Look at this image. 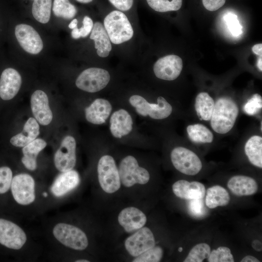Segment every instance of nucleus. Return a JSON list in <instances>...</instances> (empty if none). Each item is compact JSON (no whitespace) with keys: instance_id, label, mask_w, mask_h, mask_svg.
Instances as JSON below:
<instances>
[{"instance_id":"nucleus-52","label":"nucleus","mask_w":262,"mask_h":262,"mask_svg":"<svg viewBox=\"0 0 262 262\" xmlns=\"http://www.w3.org/2000/svg\"><path fill=\"white\" fill-rule=\"evenodd\" d=\"M43 196H47V194L46 193H43Z\"/></svg>"},{"instance_id":"nucleus-20","label":"nucleus","mask_w":262,"mask_h":262,"mask_svg":"<svg viewBox=\"0 0 262 262\" xmlns=\"http://www.w3.org/2000/svg\"><path fill=\"white\" fill-rule=\"evenodd\" d=\"M112 109L111 104L109 101L103 98H97L85 108L86 119L92 124H102L105 122Z\"/></svg>"},{"instance_id":"nucleus-34","label":"nucleus","mask_w":262,"mask_h":262,"mask_svg":"<svg viewBox=\"0 0 262 262\" xmlns=\"http://www.w3.org/2000/svg\"><path fill=\"white\" fill-rule=\"evenodd\" d=\"M209 262H233L234 259L230 249L226 246H219L213 249L208 258Z\"/></svg>"},{"instance_id":"nucleus-25","label":"nucleus","mask_w":262,"mask_h":262,"mask_svg":"<svg viewBox=\"0 0 262 262\" xmlns=\"http://www.w3.org/2000/svg\"><path fill=\"white\" fill-rule=\"evenodd\" d=\"M46 145L45 141L38 138L35 139L23 147V157L21 159V162L26 168L32 171L36 168V157Z\"/></svg>"},{"instance_id":"nucleus-16","label":"nucleus","mask_w":262,"mask_h":262,"mask_svg":"<svg viewBox=\"0 0 262 262\" xmlns=\"http://www.w3.org/2000/svg\"><path fill=\"white\" fill-rule=\"evenodd\" d=\"M22 83L19 72L12 68L4 69L0 79V97L5 100L12 99L18 92Z\"/></svg>"},{"instance_id":"nucleus-14","label":"nucleus","mask_w":262,"mask_h":262,"mask_svg":"<svg viewBox=\"0 0 262 262\" xmlns=\"http://www.w3.org/2000/svg\"><path fill=\"white\" fill-rule=\"evenodd\" d=\"M183 67L180 57L169 55L158 59L154 65L153 71L159 79L173 81L180 75Z\"/></svg>"},{"instance_id":"nucleus-35","label":"nucleus","mask_w":262,"mask_h":262,"mask_svg":"<svg viewBox=\"0 0 262 262\" xmlns=\"http://www.w3.org/2000/svg\"><path fill=\"white\" fill-rule=\"evenodd\" d=\"M163 255V250L159 246H154L147 250L132 261L133 262H158Z\"/></svg>"},{"instance_id":"nucleus-7","label":"nucleus","mask_w":262,"mask_h":262,"mask_svg":"<svg viewBox=\"0 0 262 262\" xmlns=\"http://www.w3.org/2000/svg\"><path fill=\"white\" fill-rule=\"evenodd\" d=\"M170 158L175 168L187 175H196L202 167V162L197 155L184 147H175L171 152Z\"/></svg>"},{"instance_id":"nucleus-9","label":"nucleus","mask_w":262,"mask_h":262,"mask_svg":"<svg viewBox=\"0 0 262 262\" xmlns=\"http://www.w3.org/2000/svg\"><path fill=\"white\" fill-rule=\"evenodd\" d=\"M34 186V180L30 175L24 173L16 175L11 184L14 198L21 205L32 203L35 198Z\"/></svg>"},{"instance_id":"nucleus-47","label":"nucleus","mask_w":262,"mask_h":262,"mask_svg":"<svg viewBox=\"0 0 262 262\" xmlns=\"http://www.w3.org/2000/svg\"><path fill=\"white\" fill-rule=\"evenodd\" d=\"M78 20L76 18L73 19L68 25L69 28L73 29L77 27Z\"/></svg>"},{"instance_id":"nucleus-21","label":"nucleus","mask_w":262,"mask_h":262,"mask_svg":"<svg viewBox=\"0 0 262 262\" xmlns=\"http://www.w3.org/2000/svg\"><path fill=\"white\" fill-rule=\"evenodd\" d=\"M110 131L116 138H120L128 134L132 129V120L130 114L124 109L118 110L112 115Z\"/></svg>"},{"instance_id":"nucleus-36","label":"nucleus","mask_w":262,"mask_h":262,"mask_svg":"<svg viewBox=\"0 0 262 262\" xmlns=\"http://www.w3.org/2000/svg\"><path fill=\"white\" fill-rule=\"evenodd\" d=\"M262 108V97L259 94H255L245 103L243 109L247 115H253L258 114Z\"/></svg>"},{"instance_id":"nucleus-8","label":"nucleus","mask_w":262,"mask_h":262,"mask_svg":"<svg viewBox=\"0 0 262 262\" xmlns=\"http://www.w3.org/2000/svg\"><path fill=\"white\" fill-rule=\"evenodd\" d=\"M110 74L107 70L98 67H91L83 70L78 77L76 85L79 89L90 93L98 92L109 83Z\"/></svg>"},{"instance_id":"nucleus-19","label":"nucleus","mask_w":262,"mask_h":262,"mask_svg":"<svg viewBox=\"0 0 262 262\" xmlns=\"http://www.w3.org/2000/svg\"><path fill=\"white\" fill-rule=\"evenodd\" d=\"M80 181L78 173L73 170L63 172L56 178L50 190L56 196H62L76 188Z\"/></svg>"},{"instance_id":"nucleus-43","label":"nucleus","mask_w":262,"mask_h":262,"mask_svg":"<svg viewBox=\"0 0 262 262\" xmlns=\"http://www.w3.org/2000/svg\"><path fill=\"white\" fill-rule=\"evenodd\" d=\"M251 246L254 249L257 251H261L262 250V242L258 240H255L251 243Z\"/></svg>"},{"instance_id":"nucleus-27","label":"nucleus","mask_w":262,"mask_h":262,"mask_svg":"<svg viewBox=\"0 0 262 262\" xmlns=\"http://www.w3.org/2000/svg\"><path fill=\"white\" fill-rule=\"evenodd\" d=\"M245 152L251 164L262 168V137L253 135L250 137L245 146Z\"/></svg>"},{"instance_id":"nucleus-15","label":"nucleus","mask_w":262,"mask_h":262,"mask_svg":"<svg viewBox=\"0 0 262 262\" xmlns=\"http://www.w3.org/2000/svg\"><path fill=\"white\" fill-rule=\"evenodd\" d=\"M32 113L35 119L42 125L49 124L52 119V113L49 105L47 94L43 91L37 90L31 98Z\"/></svg>"},{"instance_id":"nucleus-50","label":"nucleus","mask_w":262,"mask_h":262,"mask_svg":"<svg viewBox=\"0 0 262 262\" xmlns=\"http://www.w3.org/2000/svg\"><path fill=\"white\" fill-rule=\"evenodd\" d=\"M75 262H89V261L87 260H77Z\"/></svg>"},{"instance_id":"nucleus-12","label":"nucleus","mask_w":262,"mask_h":262,"mask_svg":"<svg viewBox=\"0 0 262 262\" xmlns=\"http://www.w3.org/2000/svg\"><path fill=\"white\" fill-rule=\"evenodd\" d=\"M127 238L125 247L128 253L137 257L155 245L154 236L151 230L147 227H142Z\"/></svg>"},{"instance_id":"nucleus-48","label":"nucleus","mask_w":262,"mask_h":262,"mask_svg":"<svg viewBox=\"0 0 262 262\" xmlns=\"http://www.w3.org/2000/svg\"><path fill=\"white\" fill-rule=\"evenodd\" d=\"M257 66L260 70L262 71V56L259 58L258 62H257Z\"/></svg>"},{"instance_id":"nucleus-3","label":"nucleus","mask_w":262,"mask_h":262,"mask_svg":"<svg viewBox=\"0 0 262 262\" xmlns=\"http://www.w3.org/2000/svg\"><path fill=\"white\" fill-rule=\"evenodd\" d=\"M129 102L139 115L144 116L148 115L155 119L166 118L172 112L170 104L161 96L157 98V103H150L139 95L131 96Z\"/></svg>"},{"instance_id":"nucleus-44","label":"nucleus","mask_w":262,"mask_h":262,"mask_svg":"<svg viewBox=\"0 0 262 262\" xmlns=\"http://www.w3.org/2000/svg\"><path fill=\"white\" fill-rule=\"evenodd\" d=\"M253 52L259 55L262 56V44H258L255 45L252 48Z\"/></svg>"},{"instance_id":"nucleus-4","label":"nucleus","mask_w":262,"mask_h":262,"mask_svg":"<svg viewBox=\"0 0 262 262\" xmlns=\"http://www.w3.org/2000/svg\"><path fill=\"white\" fill-rule=\"evenodd\" d=\"M98 174L99 184L106 193H114L120 188L119 171L112 156L106 155L100 158L98 164Z\"/></svg>"},{"instance_id":"nucleus-13","label":"nucleus","mask_w":262,"mask_h":262,"mask_svg":"<svg viewBox=\"0 0 262 262\" xmlns=\"http://www.w3.org/2000/svg\"><path fill=\"white\" fill-rule=\"evenodd\" d=\"M26 240L25 232L18 225L0 219V244L11 249H19Z\"/></svg>"},{"instance_id":"nucleus-37","label":"nucleus","mask_w":262,"mask_h":262,"mask_svg":"<svg viewBox=\"0 0 262 262\" xmlns=\"http://www.w3.org/2000/svg\"><path fill=\"white\" fill-rule=\"evenodd\" d=\"M12 178V171L9 167H0V194H4L8 191Z\"/></svg>"},{"instance_id":"nucleus-17","label":"nucleus","mask_w":262,"mask_h":262,"mask_svg":"<svg viewBox=\"0 0 262 262\" xmlns=\"http://www.w3.org/2000/svg\"><path fill=\"white\" fill-rule=\"evenodd\" d=\"M118 221L126 232H131L143 227L147 222V217L139 209L129 207L120 212Z\"/></svg>"},{"instance_id":"nucleus-51","label":"nucleus","mask_w":262,"mask_h":262,"mask_svg":"<svg viewBox=\"0 0 262 262\" xmlns=\"http://www.w3.org/2000/svg\"><path fill=\"white\" fill-rule=\"evenodd\" d=\"M182 250H183V249H182V248L181 247H179V249H178V250L180 252H181L182 251Z\"/></svg>"},{"instance_id":"nucleus-32","label":"nucleus","mask_w":262,"mask_h":262,"mask_svg":"<svg viewBox=\"0 0 262 262\" xmlns=\"http://www.w3.org/2000/svg\"><path fill=\"white\" fill-rule=\"evenodd\" d=\"M211 252V247L206 243H199L195 246L190 251L184 262H202L208 259Z\"/></svg>"},{"instance_id":"nucleus-40","label":"nucleus","mask_w":262,"mask_h":262,"mask_svg":"<svg viewBox=\"0 0 262 262\" xmlns=\"http://www.w3.org/2000/svg\"><path fill=\"white\" fill-rule=\"evenodd\" d=\"M116 9L121 11L129 10L132 6L133 0H109Z\"/></svg>"},{"instance_id":"nucleus-41","label":"nucleus","mask_w":262,"mask_h":262,"mask_svg":"<svg viewBox=\"0 0 262 262\" xmlns=\"http://www.w3.org/2000/svg\"><path fill=\"white\" fill-rule=\"evenodd\" d=\"M83 25L79 29L81 36L85 37L91 32L93 27V22L92 19L88 16H85L83 19Z\"/></svg>"},{"instance_id":"nucleus-31","label":"nucleus","mask_w":262,"mask_h":262,"mask_svg":"<svg viewBox=\"0 0 262 262\" xmlns=\"http://www.w3.org/2000/svg\"><path fill=\"white\" fill-rule=\"evenodd\" d=\"M52 11L57 17L70 19L76 16L77 10L69 0H54Z\"/></svg>"},{"instance_id":"nucleus-5","label":"nucleus","mask_w":262,"mask_h":262,"mask_svg":"<svg viewBox=\"0 0 262 262\" xmlns=\"http://www.w3.org/2000/svg\"><path fill=\"white\" fill-rule=\"evenodd\" d=\"M118 171L121 182L127 187L146 184L150 179L148 171L139 166L136 159L131 155L122 160Z\"/></svg>"},{"instance_id":"nucleus-29","label":"nucleus","mask_w":262,"mask_h":262,"mask_svg":"<svg viewBox=\"0 0 262 262\" xmlns=\"http://www.w3.org/2000/svg\"><path fill=\"white\" fill-rule=\"evenodd\" d=\"M189 139L197 143H211L213 140L212 132L201 124L189 125L186 128Z\"/></svg>"},{"instance_id":"nucleus-28","label":"nucleus","mask_w":262,"mask_h":262,"mask_svg":"<svg viewBox=\"0 0 262 262\" xmlns=\"http://www.w3.org/2000/svg\"><path fill=\"white\" fill-rule=\"evenodd\" d=\"M214 101L206 92L199 93L196 98L195 108L200 120H210L214 106Z\"/></svg>"},{"instance_id":"nucleus-49","label":"nucleus","mask_w":262,"mask_h":262,"mask_svg":"<svg viewBox=\"0 0 262 262\" xmlns=\"http://www.w3.org/2000/svg\"><path fill=\"white\" fill-rule=\"evenodd\" d=\"M77 1L82 3H88L92 2L93 0H76Z\"/></svg>"},{"instance_id":"nucleus-33","label":"nucleus","mask_w":262,"mask_h":262,"mask_svg":"<svg viewBox=\"0 0 262 262\" xmlns=\"http://www.w3.org/2000/svg\"><path fill=\"white\" fill-rule=\"evenodd\" d=\"M148 5L159 12H166L179 10L182 0H146Z\"/></svg>"},{"instance_id":"nucleus-18","label":"nucleus","mask_w":262,"mask_h":262,"mask_svg":"<svg viewBox=\"0 0 262 262\" xmlns=\"http://www.w3.org/2000/svg\"><path fill=\"white\" fill-rule=\"evenodd\" d=\"M172 190L177 197L190 200L202 198L206 193L205 187L202 183L184 180L176 181L172 185Z\"/></svg>"},{"instance_id":"nucleus-2","label":"nucleus","mask_w":262,"mask_h":262,"mask_svg":"<svg viewBox=\"0 0 262 262\" xmlns=\"http://www.w3.org/2000/svg\"><path fill=\"white\" fill-rule=\"evenodd\" d=\"M104 27L110 41L115 44L127 41L133 35V30L128 17L119 10L113 11L106 16Z\"/></svg>"},{"instance_id":"nucleus-10","label":"nucleus","mask_w":262,"mask_h":262,"mask_svg":"<svg viewBox=\"0 0 262 262\" xmlns=\"http://www.w3.org/2000/svg\"><path fill=\"white\" fill-rule=\"evenodd\" d=\"M15 35L22 48L32 54H37L43 48L42 40L37 31L31 26L19 24L15 27Z\"/></svg>"},{"instance_id":"nucleus-38","label":"nucleus","mask_w":262,"mask_h":262,"mask_svg":"<svg viewBox=\"0 0 262 262\" xmlns=\"http://www.w3.org/2000/svg\"><path fill=\"white\" fill-rule=\"evenodd\" d=\"M224 19L228 29L233 35L237 36L242 33V27L236 15L232 13H228L225 16Z\"/></svg>"},{"instance_id":"nucleus-22","label":"nucleus","mask_w":262,"mask_h":262,"mask_svg":"<svg viewBox=\"0 0 262 262\" xmlns=\"http://www.w3.org/2000/svg\"><path fill=\"white\" fill-rule=\"evenodd\" d=\"M227 186L230 191L237 196H248L254 195L258 190V184L252 178L236 175L228 181Z\"/></svg>"},{"instance_id":"nucleus-45","label":"nucleus","mask_w":262,"mask_h":262,"mask_svg":"<svg viewBox=\"0 0 262 262\" xmlns=\"http://www.w3.org/2000/svg\"><path fill=\"white\" fill-rule=\"evenodd\" d=\"M241 262H260V261L253 256L248 255L244 257L242 260Z\"/></svg>"},{"instance_id":"nucleus-1","label":"nucleus","mask_w":262,"mask_h":262,"mask_svg":"<svg viewBox=\"0 0 262 262\" xmlns=\"http://www.w3.org/2000/svg\"><path fill=\"white\" fill-rule=\"evenodd\" d=\"M238 113V105L233 99L226 97L219 98L210 119L212 128L219 134L228 133L233 128Z\"/></svg>"},{"instance_id":"nucleus-24","label":"nucleus","mask_w":262,"mask_h":262,"mask_svg":"<svg viewBox=\"0 0 262 262\" xmlns=\"http://www.w3.org/2000/svg\"><path fill=\"white\" fill-rule=\"evenodd\" d=\"M39 132V126L36 120L30 117L25 123L22 131L13 136L10 143L15 147H24L34 140Z\"/></svg>"},{"instance_id":"nucleus-42","label":"nucleus","mask_w":262,"mask_h":262,"mask_svg":"<svg viewBox=\"0 0 262 262\" xmlns=\"http://www.w3.org/2000/svg\"><path fill=\"white\" fill-rule=\"evenodd\" d=\"M226 0H202L204 7L210 11H214L223 6Z\"/></svg>"},{"instance_id":"nucleus-39","label":"nucleus","mask_w":262,"mask_h":262,"mask_svg":"<svg viewBox=\"0 0 262 262\" xmlns=\"http://www.w3.org/2000/svg\"><path fill=\"white\" fill-rule=\"evenodd\" d=\"M188 207L191 213L195 216H201L204 213V205L202 198L191 199Z\"/></svg>"},{"instance_id":"nucleus-6","label":"nucleus","mask_w":262,"mask_h":262,"mask_svg":"<svg viewBox=\"0 0 262 262\" xmlns=\"http://www.w3.org/2000/svg\"><path fill=\"white\" fill-rule=\"evenodd\" d=\"M53 234L63 245L75 250H84L88 245L85 233L80 229L70 224L59 223L56 225Z\"/></svg>"},{"instance_id":"nucleus-46","label":"nucleus","mask_w":262,"mask_h":262,"mask_svg":"<svg viewBox=\"0 0 262 262\" xmlns=\"http://www.w3.org/2000/svg\"><path fill=\"white\" fill-rule=\"evenodd\" d=\"M71 36L72 38L76 39L80 38L81 36L79 29L77 27L73 29L71 32Z\"/></svg>"},{"instance_id":"nucleus-26","label":"nucleus","mask_w":262,"mask_h":262,"mask_svg":"<svg viewBox=\"0 0 262 262\" xmlns=\"http://www.w3.org/2000/svg\"><path fill=\"white\" fill-rule=\"evenodd\" d=\"M230 201V196L224 187L214 185L209 188L206 191L205 204L210 209L218 206L227 205Z\"/></svg>"},{"instance_id":"nucleus-11","label":"nucleus","mask_w":262,"mask_h":262,"mask_svg":"<svg viewBox=\"0 0 262 262\" xmlns=\"http://www.w3.org/2000/svg\"><path fill=\"white\" fill-rule=\"evenodd\" d=\"M76 141L71 136H66L54 158L56 168L63 172L72 170L76 164Z\"/></svg>"},{"instance_id":"nucleus-23","label":"nucleus","mask_w":262,"mask_h":262,"mask_svg":"<svg viewBox=\"0 0 262 262\" xmlns=\"http://www.w3.org/2000/svg\"><path fill=\"white\" fill-rule=\"evenodd\" d=\"M91 33L90 38L94 41L98 55L101 57H107L112 50V45L103 25L99 22H96Z\"/></svg>"},{"instance_id":"nucleus-30","label":"nucleus","mask_w":262,"mask_h":262,"mask_svg":"<svg viewBox=\"0 0 262 262\" xmlns=\"http://www.w3.org/2000/svg\"><path fill=\"white\" fill-rule=\"evenodd\" d=\"M52 3V0H33L32 12L34 18L40 23H48L50 17Z\"/></svg>"}]
</instances>
